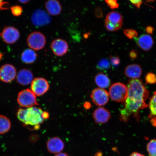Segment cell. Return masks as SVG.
I'll list each match as a JSON object with an SVG mask.
<instances>
[{
	"mask_svg": "<svg viewBox=\"0 0 156 156\" xmlns=\"http://www.w3.org/2000/svg\"><path fill=\"white\" fill-rule=\"evenodd\" d=\"M90 97L95 105L97 106H102L108 102L109 95L106 90L99 88L94 90L91 93Z\"/></svg>",
	"mask_w": 156,
	"mask_h": 156,
	"instance_id": "cell-10",
	"label": "cell"
},
{
	"mask_svg": "<svg viewBox=\"0 0 156 156\" xmlns=\"http://www.w3.org/2000/svg\"><path fill=\"white\" fill-rule=\"evenodd\" d=\"M151 124L154 127L156 126V117L152 118L151 120Z\"/></svg>",
	"mask_w": 156,
	"mask_h": 156,
	"instance_id": "cell-36",
	"label": "cell"
},
{
	"mask_svg": "<svg viewBox=\"0 0 156 156\" xmlns=\"http://www.w3.org/2000/svg\"><path fill=\"white\" fill-rule=\"evenodd\" d=\"M129 1L136 8L139 9L141 7L143 0H129Z\"/></svg>",
	"mask_w": 156,
	"mask_h": 156,
	"instance_id": "cell-31",
	"label": "cell"
},
{
	"mask_svg": "<svg viewBox=\"0 0 156 156\" xmlns=\"http://www.w3.org/2000/svg\"><path fill=\"white\" fill-rule=\"evenodd\" d=\"M156 1V0H146L147 2H153Z\"/></svg>",
	"mask_w": 156,
	"mask_h": 156,
	"instance_id": "cell-42",
	"label": "cell"
},
{
	"mask_svg": "<svg viewBox=\"0 0 156 156\" xmlns=\"http://www.w3.org/2000/svg\"><path fill=\"white\" fill-rule=\"evenodd\" d=\"M55 156H69L67 153H60L57 154Z\"/></svg>",
	"mask_w": 156,
	"mask_h": 156,
	"instance_id": "cell-37",
	"label": "cell"
},
{
	"mask_svg": "<svg viewBox=\"0 0 156 156\" xmlns=\"http://www.w3.org/2000/svg\"><path fill=\"white\" fill-rule=\"evenodd\" d=\"M146 149L149 156H156V139H152L148 142Z\"/></svg>",
	"mask_w": 156,
	"mask_h": 156,
	"instance_id": "cell-22",
	"label": "cell"
},
{
	"mask_svg": "<svg viewBox=\"0 0 156 156\" xmlns=\"http://www.w3.org/2000/svg\"><path fill=\"white\" fill-rule=\"evenodd\" d=\"M3 55L4 54L2 53L1 52H0V61H1Z\"/></svg>",
	"mask_w": 156,
	"mask_h": 156,
	"instance_id": "cell-41",
	"label": "cell"
},
{
	"mask_svg": "<svg viewBox=\"0 0 156 156\" xmlns=\"http://www.w3.org/2000/svg\"><path fill=\"white\" fill-rule=\"evenodd\" d=\"M49 152L53 154L60 153L64 149V144L63 140L58 137H54L48 140L46 144Z\"/></svg>",
	"mask_w": 156,
	"mask_h": 156,
	"instance_id": "cell-14",
	"label": "cell"
},
{
	"mask_svg": "<svg viewBox=\"0 0 156 156\" xmlns=\"http://www.w3.org/2000/svg\"><path fill=\"white\" fill-rule=\"evenodd\" d=\"M51 48L55 55L61 56L67 53L68 45L67 42L63 39H56L52 42Z\"/></svg>",
	"mask_w": 156,
	"mask_h": 156,
	"instance_id": "cell-13",
	"label": "cell"
},
{
	"mask_svg": "<svg viewBox=\"0 0 156 156\" xmlns=\"http://www.w3.org/2000/svg\"><path fill=\"white\" fill-rule=\"evenodd\" d=\"M11 124L10 121L5 116L0 115V134L6 133L10 130Z\"/></svg>",
	"mask_w": 156,
	"mask_h": 156,
	"instance_id": "cell-21",
	"label": "cell"
},
{
	"mask_svg": "<svg viewBox=\"0 0 156 156\" xmlns=\"http://www.w3.org/2000/svg\"><path fill=\"white\" fill-rule=\"evenodd\" d=\"M145 80L146 83L154 84L156 83V75L153 73H148L145 76Z\"/></svg>",
	"mask_w": 156,
	"mask_h": 156,
	"instance_id": "cell-26",
	"label": "cell"
},
{
	"mask_svg": "<svg viewBox=\"0 0 156 156\" xmlns=\"http://www.w3.org/2000/svg\"><path fill=\"white\" fill-rule=\"evenodd\" d=\"M38 55L34 50L30 49H27L22 52L21 59L25 64H30L34 63L37 58Z\"/></svg>",
	"mask_w": 156,
	"mask_h": 156,
	"instance_id": "cell-19",
	"label": "cell"
},
{
	"mask_svg": "<svg viewBox=\"0 0 156 156\" xmlns=\"http://www.w3.org/2000/svg\"><path fill=\"white\" fill-rule=\"evenodd\" d=\"M110 63L113 67H118L119 65L120 60L119 58L117 56H110Z\"/></svg>",
	"mask_w": 156,
	"mask_h": 156,
	"instance_id": "cell-29",
	"label": "cell"
},
{
	"mask_svg": "<svg viewBox=\"0 0 156 156\" xmlns=\"http://www.w3.org/2000/svg\"><path fill=\"white\" fill-rule=\"evenodd\" d=\"M49 88L48 82L44 78L38 77L33 80L31 90L36 96H40L47 92Z\"/></svg>",
	"mask_w": 156,
	"mask_h": 156,
	"instance_id": "cell-8",
	"label": "cell"
},
{
	"mask_svg": "<svg viewBox=\"0 0 156 156\" xmlns=\"http://www.w3.org/2000/svg\"><path fill=\"white\" fill-rule=\"evenodd\" d=\"M154 30V28L153 27L151 26H148L146 27V32H147L148 34H153Z\"/></svg>",
	"mask_w": 156,
	"mask_h": 156,
	"instance_id": "cell-33",
	"label": "cell"
},
{
	"mask_svg": "<svg viewBox=\"0 0 156 156\" xmlns=\"http://www.w3.org/2000/svg\"><path fill=\"white\" fill-rule=\"evenodd\" d=\"M9 3L5 0H0V10L8 9Z\"/></svg>",
	"mask_w": 156,
	"mask_h": 156,
	"instance_id": "cell-30",
	"label": "cell"
},
{
	"mask_svg": "<svg viewBox=\"0 0 156 156\" xmlns=\"http://www.w3.org/2000/svg\"><path fill=\"white\" fill-rule=\"evenodd\" d=\"M110 117V112L104 107H98L93 113V119L97 124H102L108 122Z\"/></svg>",
	"mask_w": 156,
	"mask_h": 156,
	"instance_id": "cell-12",
	"label": "cell"
},
{
	"mask_svg": "<svg viewBox=\"0 0 156 156\" xmlns=\"http://www.w3.org/2000/svg\"><path fill=\"white\" fill-rule=\"evenodd\" d=\"M27 43L29 47L33 50L36 51L41 50L45 46L46 37L41 32H32L27 38Z\"/></svg>",
	"mask_w": 156,
	"mask_h": 156,
	"instance_id": "cell-6",
	"label": "cell"
},
{
	"mask_svg": "<svg viewBox=\"0 0 156 156\" xmlns=\"http://www.w3.org/2000/svg\"><path fill=\"white\" fill-rule=\"evenodd\" d=\"M110 66V62L108 59L104 58L101 60L98 64V69L100 70H107L109 69Z\"/></svg>",
	"mask_w": 156,
	"mask_h": 156,
	"instance_id": "cell-24",
	"label": "cell"
},
{
	"mask_svg": "<svg viewBox=\"0 0 156 156\" xmlns=\"http://www.w3.org/2000/svg\"><path fill=\"white\" fill-rule=\"evenodd\" d=\"M95 156H102V154L101 152H98L95 154Z\"/></svg>",
	"mask_w": 156,
	"mask_h": 156,
	"instance_id": "cell-39",
	"label": "cell"
},
{
	"mask_svg": "<svg viewBox=\"0 0 156 156\" xmlns=\"http://www.w3.org/2000/svg\"><path fill=\"white\" fill-rule=\"evenodd\" d=\"M16 77V69L11 64H5L0 68V80L3 82L10 83Z\"/></svg>",
	"mask_w": 156,
	"mask_h": 156,
	"instance_id": "cell-11",
	"label": "cell"
},
{
	"mask_svg": "<svg viewBox=\"0 0 156 156\" xmlns=\"http://www.w3.org/2000/svg\"><path fill=\"white\" fill-rule=\"evenodd\" d=\"M124 32L125 35L130 39L136 38L138 36L137 32L133 29H126L124 30Z\"/></svg>",
	"mask_w": 156,
	"mask_h": 156,
	"instance_id": "cell-27",
	"label": "cell"
},
{
	"mask_svg": "<svg viewBox=\"0 0 156 156\" xmlns=\"http://www.w3.org/2000/svg\"><path fill=\"white\" fill-rule=\"evenodd\" d=\"M85 107L87 109L89 108V107H90V104L89 103H87L86 104H85Z\"/></svg>",
	"mask_w": 156,
	"mask_h": 156,
	"instance_id": "cell-40",
	"label": "cell"
},
{
	"mask_svg": "<svg viewBox=\"0 0 156 156\" xmlns=\"http://www.w3.org/2000/svg\"><path fill=\"white\" fill-rule=\"evenodd\" d=\"M129 156H145L143 154L137 152H134L132 153Z\"/></svg>",
	"mask_w": 156,
	"mask_h": 156,
	"instance_id": "cell-35",
	"label": "cell"
},
{
	"mask_svg": "<svg viewBox=\"0 0 156 156\" xmlns=\"http://www.w3.org/2000/svg\"><path fill=\"white\" fill-rule=\"evenodd\" d=\"M124 73L127 77L130 79H138L142 75V68L141 66L138 64H130L126 68Z\"/></svg>",
	"mask_w": 156,
	"mask_h": 156,
	"instance_id": "cell-17",
	"label": "cell"
},
{
	"mask_svg": "<svg viewBox=\"0 0 156 156\" xmlns=\"http://www.w3.org/2000/svg\"><path fill=\"white\" fill-rule=\"evenodd\" d=\"M123 18L121 14L117 12L113 11L106 15L105 21V26L109 32H115L122 27Z\"/></svg>",
	"mask_w": 156,
	"mask_h": 156,
	"instance_id": "cell-5",
	"label": "cell"
},
{
	"mask_svg": "<svg viewBox=\"0 0 156 156\" xmlns=\"http://www.w3.org/2000/svg\"><path fill=\"white\" fill-rule=\"evenodd\" d=\"M32 24L37 27H41L48 25L51 22V19L48 13L42 9H37L31 16Z\"/></svg>",
	"mask_w": 156,
	"mask_h": 156,
	"instance_id": "cell-7",
	"label": "cell"
},
{
	"mask_svg": "<svg viewBox=\"0 0 156 156\" xmlns=\"http://www.w3.org/2000/svg\"><path fill=\"white\" fill-rule=\"evenodd\" d=\"M149 106L151 115L156 116V91L150 99Z\"/></svg>",
	"mask_w": 156,
	"mask_h": 156,
	"instance_id": "cell-23",
	"label": "cell"
},
{
	"mask_svg": "<svg viewBox=\"0 0 156 156\" xmlns=\"http://www.w3.org/2000/svg\"><path fill=\"white\" fill-rule=\"evenodd\" d=\"M47 11L49 14L57 16L60 14L62 10V7L58 0H48L45 3Z\"/></svg>",
	"mask_w": 156,
	"mask_h": 156,
	"instance_id": "cell-18",
	"label": "cell"
},
{
	"mask_svg": "<svg viewBox=\"0 0 156 156\" xmlns=\"http://www.w3.org/2000/svg\"><path fill=\"white\" fill-rule=\"evenodd\" d=\"M34 78L32 72L27 69L20 70L17 74L16 79L17 83L21 85L25 86L32 83Z\"/></svg>",
	"mask_w": 156,
	"mask_h": 156,
	"instance_id": "cell-15",
	"label": "cell"
},
{
	"mask_svg": "<svg viewBox=\"0 0 156 156\" xmlns=\"http://www.w3.org/2000/svg\"><path fill=\"white\" fill-rule=\"evenodd\" d=\"M127 97L125 101V107L120 112V119L126 122L130 117L134 116L139 119L140 110L146 108L148 105L145 102L149 93L140 79H131L128 82Z\"/></svg>",
	"mask_w": 156,
	"mask_h": 156,
	"instance_id": "cell-1",
	"label": "cell"
},
{
	"mask_svg": "<svg viewBox=\"0 0 156 156\" xmlns=\"http://www.w3.org/2000/svg\"><path fill=\"white\" fill-rule=\"evenodd\" d=\"M10 9L12 14L14 16L18 17L23 13V8L20 5H16L11 7Z\"/></svg>",
	"mask_w": 156,
	"mask_h": 156,
	"instance_id": "cell-25",
	"label": "cell"
},
{
	"mask_svg": "<svg viewBox=\"0 0 156 156\" xmlns=\"http://www.w3.org/2000/svg\"><path fill=\"white\" fill-rule=\"evenodd\" d=\"M30 0H18V1L21 3L26 4L29 2Z\"/></svg>",
	"mask_w": 156,
	"mask_h": 156,
	"instance_id": "cell-38",
	"label": "cell"
},
{
	"mask_svg": "<svg viewBox=\"0 0 156 156\" xmlns=\"http://www.w3.org/2000/svg\"><path fill=\"white\" fill-rule=\"evenodd\" d=\"M105 1L111 9H118L119 6L117 0H105Z\"/></svg>",
	"mask_w": 156,
	"mask_h": 156,
	"instance_id": "cell-28",
	"label": "cell"
},
{
	"mask_svg": "<svg viewBox=\"0 0 156 156\" xmlns=\"http://www.w3.org/2000/svg\"><path fill=\"white\" fill-rule=\"evenodd\" d=\"M137 52L136 50H133L130 52V57L132 59H135V58H137Z\"/></svg>",
	"mask_w": 156,
	"mask_h": 156,
	"instance_id": "cell-32",
	"label": "cell"
},
{
	"mask_svg": "<svg viewBox=\"0 0 156 156\" xmlns=\"http://www.w3.org/2000/svg\"><path fill=\"white\" fill-rule=\"evenodd\" d=\"M1 38L5 43L12 44L19 40L20 34L17 28L12 27H5L0 34Z\"/></svg>",
	"mask_w": 156,
	"mask_h": 156,
	"instance_id": "cell-9",
	"label": "cell"
},
{
	"mask_svg": "<svg viewBox=\"0 0 156 156\" xmlns=\"http://www.w3.org/2000/svg\"><path fill=\"white\" fill-rule=\"evenodd\" d=\"M44 112L40 107L35 106L20 108L17 112V118L25 126H33L34 129L37 130L44 120Z\"/></svg>",
	"mask_w": 156,
	"mask_h": 156,
	"instance_id": "cell-2",
	"label": "cell"
},
{
	"mask_svg": "<svg viewBox=\"0 0 156 156\" xmlns=\"http://www.w3.org/2000/svg\"><path fill=\"white\" fill-rule=\"evenodd\" d=\"M95 81L98 86L103 89L108 88L111 83L109 77L105 74L102 73L97 74L95 77Z\"/></svg>",
	"mask_w": 156,
	"mask_h": 156,
	"instance_id": "cell-20",
	"label": "cell"
},
{
	"mask_svg": "<svg viewBox=\"0 0 156 156\" xmlns=\"http://www.w3.org/2000/svg\"><path fill=\"white\" fill-rule=\"evenodd\" d=\"M100 16V17L102 16V12L101 11V10L100 9H97L95 11V15H96L97 17H99V15Z\"/></svg>",
	"mask_w": 156,
	"mask_h": 156,
	"instance_id": "cell-34",
	"label": "cell"
},
{
	"mask_svg": "<svg viewBox=\"0 0 156 156\" xmlns=\"http://www.w3.org/2000/svg\"><path fill=\"white\" fill-rule=\"evenodd\" d=\"M17 101L20 106L25 108L38 105L36 95L31 89H28L21 91L19 93Z\"/></svg>",
	"mask_w": 156,
	"mask_h": 156,
	"instance_id": "cell-4",
	"label": "cell"
},
{
	"mask_svg": "<svg viewBox=\"0 0 156 156\" xmlns=\"http://www.w3.org/2000/svg\"><path fill=\"white\" fill-rule=\"evenodd\" d=\"M127 87L124 84L116 83L113 84L109 90V95L113 101L122 102L125 101L127 97Z\"/></svg>",
	"mask_w": 156,
	"mask_h": 156,
	"instance_id": "cell-3",
	"label": "cell"
},
{
	"mask_svg": "<svg viewBox=\"0 0 156 156\" xmlns=\"http://www.w3.org/2000/svg\"><path fill=\"white\" fill-rule=\"evenodd\" d=\"M136 44L142 50L149 51L153 47L154 41L152 37L149 34H143L138 38H134Z\"/></svg>",
	"mask_w": 156,
	"mask_h": 156,
	"instance_id": "cell-16",
	"label": "cell"
}]
</instances>
